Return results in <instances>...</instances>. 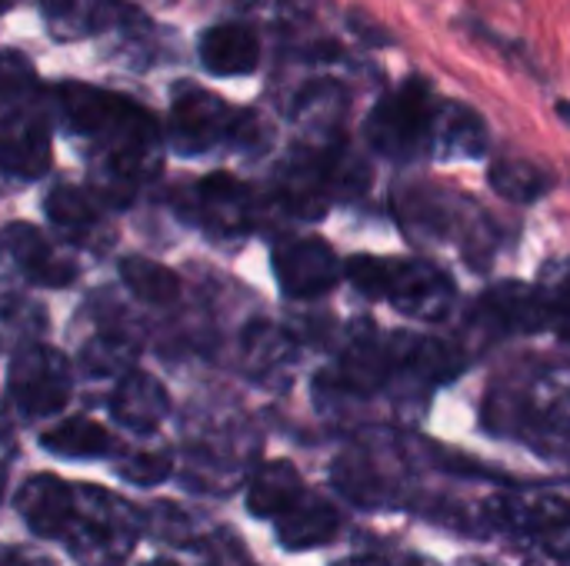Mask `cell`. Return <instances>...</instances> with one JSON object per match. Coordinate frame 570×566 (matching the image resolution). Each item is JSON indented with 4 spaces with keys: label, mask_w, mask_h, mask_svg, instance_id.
Instances as JSON below:
<instances>
[{
    "label": "cell",
    "mask_w": 570,
    "mask_h": 566,
    "mask_svg": "<svg viewBox=\"0 0 570 566\" xmlns=\"http://www.w3.org/2000/svg\"><path fill=\"white\" fill-rule=\"evenodd\" d=\"M50 100L63 127L83 137L94 193L104 203H130L160 173L164 137L147 107L90 83H60Z\"/></svg>",
    "instance_id": "6da1fadb"
},
{
    "label": "cell",
    "mask_w": 570,
    "mask_h": 566,
    "mask_svg": "<svg viewBox=\"0 0 570 566\" xmlns=\"http://www.w3.org/2000/svg\"><path fill=\"white\" fill-rule=\"evenodd\" d=\"M50 167V100L33 67L0 53V170L37 180Z\"/></svg>",
    "instance_id": "7a4b0ae2"
},
{
    "label": "cell",
    "mask_w": 570,
    "mask_h": 566,
    "mask_svg": "<svg viewBox=\"0 0 570 566\" xmlns=\"http://www.w3.org/2000/svg\"><path fill=\"white\" fill-rule=\"evenodd\" d=\"M144 534V517L124 497L80 484L57 540L80 566H124Z\"/></svg>",
    "instance_id": "3957f363"
},
{
    "label": "cell",
    "mask_w": 570,
    "mask_h": 566,
    "mask_svg": "<svg viewBox=\"0 0 570 566\" xmlns=\"http://www.w3.org/2000/svg\"><path fill=\"white\" fill-rule=\"evenodd\" d=\"M344 277L371 300H387L397 314L411 320L438 324L458 304L454 280L428 260L397 257H351Z\"/></svg>",
    "instance_id": "277c9868"
},
{
    "label": "cell",
    "mask_w": 570,
    "mask_h": 566,
    "mask_svg": "<svg viewBox=\"0 0 570 566\" xmlns=\"http://www.w3.org/2000/svg\"><path fill=\"white\" fill-rule=\"evenodd\" d=\"M397 220L404 230L428 244H448L461 240L464 254L474 257L478 247L494 250V237L488 234V220L478 210V203L444 190V187H404L397 193Z\"/></svg>",
    "instance_id": "5b68a950"
},
{
    "label": "cell",
    "mask_w": 570,
    "mask_h": 566,
    "mask_svg": "<svg viewBox=\"0 0 570 566\" xmlns=\"http://www.w3.org/2000/svg\"><path fill=\"white\" fill-rule=\"evenodd\" d=\"M434 110H438V97L431 83L424 77H407L401 87H394L374 103L364 123V137L381 157L407 163L428 150Z\"/></svg>",
    "instance_id": "8992f818"
},
{
    "label": "cell",
    "mask_w": 570,
    "mask_h": 566,
    "mask_svg": "<svg viewBox=\"0 0 570 566\" xmlns=\"http://www.w3.org/2000/svg\"><path fill=\"white\" fill-rule=\"evenodd\" d=\"M254 133H257L254 113L234 110L227 100H220L204 87H180L170 103L167 140L184 157L207 153L220 143L250 140Z\"/></svg>",
    "instance_id": "52a82bcc"
},
{
    "label": "cell",
    "mask_w": 570,
    "mask_h": 566,
    "mask_svg": "<svg viewBox=\"0 0 570 566\" xmlns=\"http://www.w3.org/2000/svg\"><path fill=\"white\" fill-rule=\"evenodd\" d=\"M70 390H73V370L57 347L30 340L13 350L7 370V394L20 417L40 420L60 414L70 400Z\"/></svg>",
    "instance_id": "ba28073f"
},
{
    "label": "cell",
    "mask_w": 570,
    "mask_h": 566,
    "mask_svg": "<svg viewBox=\"0 0 570 566\" xmlns=\"http://www.w3.org/2000/svg\"><path fill=\"white\" fill-rule=\"evenodd\" d=\"M274 277L294 300H314L337 287L344 267L321 237H291L274 247Z\"/></svg>",
    "instance_id": "9c48e42d"
},
{
    "label": "cell",
    "mask_w": 570,
    "mask_h": 566,
    "mask_svg": "<svg viewBox=\"0 0 570 566\" xmlns=\"http://www.w3.org/2000/svg\"><path fill=\"white\" fill-rule=\"evenodd\" d=\"M474 320L494 337H524L551 327V314L538 287L521 280H501L491 290H484L474 304Z\"/></svg>",
    "instance_id": "30bf717a"
},
{
    "label": "cell",
    "mask_w": 570,
    "mask_h": 566,
    "mask_svg": "<svg viewBox=\"0 0 570 566\" xmlns=\"http://www.w3.org/2000/svg\"><path fill=\"white\" fill-rule=\"evenodd\" d=\"M0 257L37 287H67L77 277V264L33 224H7L0 230Z\"/></svg>",
    "instance_id": "8fae6325"
},
{
    "label": "cell",
    "mask_w": 570,
    "mask_h": 566,
    "mask_svg": "<svg viewBox=\"0 0 570 566\" xmlns=\"http://www.w3.org/2000/svg\"><path fill=\"white\" fill-rule=\"evenodd\" d=\"M498 520L534 544H541L551 557L570 560V504L554 494H538V497H518V500H501Z\"/></svg>",
    "instance_id": "7c38bea8"
},
{
    "label": "cell",
    "mask_w": 570,
    "mask_h": 566,
    "mask_svg": "<svg viewBox=\"0 0 570 566\" xmlns=\"http://www.w3.org/2000/svg\"><path fill=\"white\" fill-rule=\"evenodd\" d=\"M197 217L217 237H240L257 220L254 193L230 173H210L197 183Z\"/></svg>",
    "instance_id": "4fadbf2b"
},
{
    "label": "cell",
    "mask_w": 570,
    "mask_h": 566,
    "mask_svg": "<svg viewBox=\"0 0 570 566\" xmlns=\"http://www.w3.org/2000/svg\"><path fill=\"white\" fill-rule=\"evenodd\" d=\"M488 123L484 117L458 100H438L434 120H431V137H428V153L441 160H474L488 153Z\"/></svg>",
    "instance_id": "5bb4252c"
},
{
    "label": "cell",
    "mask_w": 570,
    "mask_h": 566,
    "mask_svg": "<svg viewBox=\"0 0 570 566\" xmlns=\"http://www.w3.org/2000/svg\"><path fill=\"white\" fill-rule=\"evenodd\" d=\"M110 414L120 427L134 434H154L170 414L167 387L157 377L130 367L110 394Z\"/></svg>",
    "instance_id": "9a60e30c"
},
{
    "label": "cell",
    "mask_w": 570,
    "mask_h": 566,
    "mask_svg": "<svg viewBox=\"0 0 570 566\" xmlns=\"http://www.w3.org/2000/svg\"><path fill=\"white\" fill-rule=\"evenodd\" d=\"M200 63L214 77H244L261 63V37L247 23H217L200 33Z\"/></svg>",
    "instance_id": "2e32d148"
},
{
    "label": "cell",
    "mask_w": 570,
    "mask_h": 566,
    "mask_svg": "<svg viewBox=\"0 0 570 566\" xmlns=\"http://www.w3.org/2000/svg\"><path fill=\"white\" fill-rule=\"evenodd\" d=\"M70 500H73V484H67L53 474H37L17 494V514L37 537L57 540V534L67 520Z\"/></svg>",
    "instance_id": "e0dca14e"
},
{
    "label": "cell",
    "mask_w": 570,
    "mask_h": 566,
    "mask_svg": "<svg viewBox=\"0 0 570 566\" xmlns=\"http://www.w3.org/2000/svg\"><path fill=\"white\" fill-rule=\"evenodd\" d=\"M337 530H341L337 510L314 494H304L291 510H284L277 517V540L294 554L331 544L337 537Z\"/></svg>",
    "instance_id": "ac0fdd59"
},
{
    "label": "cell",
    "mask_w": 570,
    "mask_h": 566,
    "mask_svg": "<svg viewBox=\"0 0 570 566\" xmlns=\"http://www.w3.org/2000/svg\"><path fill=\"white\" fill-rule=\"evenodd\" d=\"M307 494L301 474L287 460H271L264 464L247 487V510L261 520H277L284 510H291L301 497Z\"/></svg>",
    "instance_id": "d6986e66"
},
{
    "label": "cell",
    "mask_w": 570,
    "mask_h": 566,
    "mask_svg": "<svg viewBox=\"0 0 570 566\" xmlns=\"http://www.w3.org/2000/svg\"><path fill=\"white\" fill-rule=\"evenodd\" d=\"M331 480L344 497H351L361 507H377L391 497L384 467L367 447H354V450L341 454L331 470Z\"/></svg>",
    "instance_id": "ffe728a7"
},
{
    "label": "cell",
    "mask_w": 570,
    "mask_h": 566,
    "mask_svg": "<svg viewBox=\"0 0 570 566\" xmlns=\"http://www.w3.org/2000/svg\"><path fill=\"white\" fill-rule=\"evenodd\" d=\"M488 183L511 203H538L541 197H548L558 183V177L528 160V157H498L491 167H488Z\"/></svg>",
    "instance_id": "44dd1931"
},
{
    "label": "cell",
    "mask_w": 570,
    "mask_h": 566,
    "mask_svg": "<svg viewBox=\"0 0 570 566\" xmlns=\"http://www.w3.org/2000/svg\"><path fill=\"white\" fill-rule=\"evenodd\" d=\"M40 10H43L50 33L60 40L100 33L117 17L114 0H40Z\"/></svg>",
    "instance_id": "7402d4cb"
},
{
    "label": "cell",
    "mask_w": 570,
    "mask_h": 566,
    "mask_svg": "<svg viewBox=\"0 0 570 566\" xmlns=\"http://www.w3.org/2000/svg\"><path fill=\"white\" fill-rule=\"evenodd\" d=\"M344 90L331 80H321L314 87H307L301 97H297V107H294V117H297V127L307 133V140L314 147L321 143H334V130L344 117Z\"/></svg>",
    "instance_id": "603a6c76"
},
{
    "label": "cell",
    "mask_w": 570,
    "mask_h": 566,
    "mask_svg": "<svg viewBox=\"0 0 570 566\" xmlns=\"http://www.w3.org/2000/svg\"><path fill=\"white\" fill-rule=\"evenodd\" d=\"M240 347H244V367L257 380H271L281 370H287L291 360H294V350H297L294 337L287 330H281L277 324H271V320L250 324Z\"/></svg>",
    "instance_id": "cb8c5ba5"
},
{
    "label": "cell",
    "mask_w": 570,
    "mask_h": 566,
    "mask_svg": "<svg viewBox=\"0 0 570 566\" xmlns=\"http://www.w3.org/2000/svg\"><path fill=\"white\" fill-rule=\"evenodd\" d=\"M43 450L57 454V457H67V460H94V457H107L117 450V440L114 434L90 420V417H70V420H60L53 430H47L40 437Z\"/></svg>",
    "instance_id": "d4e9b609"
},
{
    "label": "cell",
    "mask_w": 570,
    "mask_h": 566,
    "mask_svg": "<svg viewBox=\"0 0 570 566\" xmlns=\"http://www.w3.org/2000/svg\"><path fill=\"white\" fill-rule=\"evenodd\" d=\"M137 357V340L127 330H97L83 350H80V370L94 380L104 377H124L134 367Z\"/></svg>",
    "instance_id": "484cf974"
},
{
    "label": "cell",
    "mask_w": 570,
    "mask_h": 566,
    "mask_svg": "<svg viewBox=\"0 0 570 566\" xmlns=\"http://www.w3.org/2000/svg\"><path fill=\"white\" fill-rule=\"evenodd\" d=\"M47 217L53 220L57 230H63L73 240H87L94 227L100 224V197L80 187H57L47 197Z\"/></svg>",
    "instance_id": "4316f807"
},
{
    "label": "cell",
    "mask_w": 570,
    "mask_h": 566,
    "mask_svg": "<svg viewBox=\"0 0 570 566\" xmlns=\"http://www.w3.org/2000/svg\"><path fill=\"white\" fill-rule=\"evenodd\" d=\"M120 280L137 300L154 304V307H170L180 297V277L170 267L147 260V257H124Z\"/></svg>",
    "instance_id": "83f0119b"
},
{
    "label": "cell",
    "mask_w": 570,
    "mask_h": 566,
    "mask_svg": "<svg viewBox=\"0 0 570 566\" xmlns=\"http://www.w3.org/2000/svg\"><path fill=\"white\" fill-rule=\"evenodd\" d=\"M47 324V314L40 304L17 297V294H0V350H17L30 340H40Z\"/></svg>",
    "instance_id": "f1b7e54d"
},
{
    "label": "cell",
    "mask_w": 570,
    "mask_h": 566,
    "mask_svg": "<svg viewBox=\"0 0 570 566\" xmlns=\"http://www.w3.org/2000/svg\"><path fill=\"white\" fill-rule=\"evenodd\" d=\"M174 470V457L167 447H137L127 450L117 464V474L137 487H157L170 477Z\"/></svg>",
    "instance_id": "f546056e"
},
{
    "label": "cell",
    "mask_w": 570,
    "mask_h": 566,
    "mask_svg": "<svg viewBox=\"0 0 570 566\" xmlns=\"http://www.w3.org/2000/svg\"><path fill=\"white\" fill-rule=\"evenodd\" d=\"M534 287H538V294L551 314V327L561 320H570V257L544 264L541 280Z\"/></svg>",
    "instance_id": "4dcf8cb0"
},
{
    "label": "cell",
    "mask_w": 570,
    "mask_h": 566,
    "mask_svg": "<svg viewBox=\"0 0 570 566\" xmlns=\"http://www.w3.org/2000/svg\"><path fill=\"white\" fill-rule=\"evenodd\" d=\"M0 566H53V564H50L43 554H37V550L0 544Z\"/></svg>",
    "instance_id": "1f68e13d"
},
{
    "label": "cell",
    "mask_w": 570,
    "mask_h": 566,
    "mask_svg": "<svg viewBox=\"0 0 570 566\" xmlns=\"http://www.w3.org/2000/svg\"><path fill=\"white\" fill-rule=\"evenodd\" d=\"M351 27L357 30V37H364V40H371V43H377V47L391 43V33H381L384 27L371 23V20H367L364 13H351Z\"/></svg>",
    "instance_id": "d6a6232c"
},
{
    "label": "cell",
    "mask_w": 570,
    "mask_h": 566,
    "mask_svg": "<svg viewBox=\"0 0 570 566\" xmlns=\"http://www.w3.org/2000/svg\"><path fill=\"white\" fill-rule=\"evenodd\" d=\"M13 440L7 434H0V500H3V490H7V477H10V464H13Z\"/></svg>",
    "instance_id": "836d02e7"
},
{
    "label": "cell",
    "mask_w": 570,
    "mask_h": 566,
    "mask_svg": "<svg viewBox=\"0 0 570 566\" xmlns=\"http://www.w3.org/2000/svg\"><path fill=\"white\" fill-rule=\"evenodd\" d=\"M551 330H554V334H558V337H561V340H564V344L570 347V320H561V324H554Z\"/></svg>",
    "instance_id": "e575fe53"
},
{
    "label": "cell",
    "mask_w": 570,
    "mask_h": 566,
    "mask_svg": "<svg viewBox=\"0 0 570 566\" xmlns=\"http://www.w3.org/2000/svg\"><path fill=\"white\" fill-rule=\"evenodd\" d=\"M144 566H177V564H170V560H150V564H144Z\"/></svg>",
    "instance_id": "d590c367"
},
{
    "label": "cell",
    "mask_w": 570,
    "mask_h": 566,
    "mask_svg": "<svg viewBox=\"0 0 570 566\" xmlns=\"http://www.w3.org/2000/svg\"><path fill=\"white\" fill-rule=\"evenodd\" d=\"M344 566H377V564H371V560H354V564H344Z\"/></svg>",
    "instance_id": "8d00e7d4"
},
{
    "label": "cell",
    "mask_w": 570,
    "mask_h": 566,
    "mask_svg": "<svg viewBox=\"0 0 570 566\" xmlns=\"http://www.w3.org/2000/svg\"><path fill=\"white\" fill-rule=\"evenodd\" d=\"M10 3H13V0H0V13H3V10H7Z\"/></svg>",
    "instance_id": "74e56055"
},
{
    "label": "cell",
    "mask_w": 570,
    "mask_h": 566,
    "mask_svg": "<svg viewBox=\"0 0 570 566\" xmlns=\"http://www.w3.org/2000/svg\"><path fill=\"white\" fill-rule=\"evenodd\" d=\"M411 566H434V564H428V560H414Z\"/></svg>",
    "instance_id": "f35d334b"
},
{
    "label": "cell",
    "mask_w": 570,
    "mask_h": 566,
    "mask_svg": "<svg viewBox=\"0 0 570 566\" xmlns=\"http://www.w3.org/2000/svg\"><path fill=\"white\" fill-rule=\"evenodd\" d=\"M531 566H541V564H531Z\"/></svg>",
    "instance_id": "ab89813d"
}]
</instances>
